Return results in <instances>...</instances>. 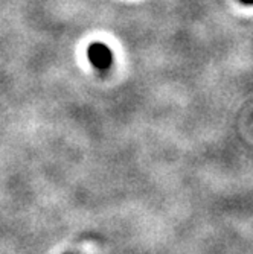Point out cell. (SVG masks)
Returning <instances> with one entry per match:
<instances>
[{
  "label": "cell",
  "instance_id": "cell-2",
  "mask_svg": "<svg viewBox=\"0 0 253 254\" xmlns=\"http://www.w3.org/2000/svg\"><path fill=\"white\" fill-rule=\"evenodd\" d=\"M240 2H243L244 5H250V3H252V0H240Z\"/></svg>",
  "mask_w": 253,
  "mask_h": 254
},
{
  "label": "cell",
  "instance_id": "cell-1",
  "mask_svg": "<svg viewBox=\"0 0 253 254\" xmlns=\"http://www.w3.org/2000/svg\"><path fill=\"white\" fill-rule=\"evenodd\" d=\"M87 57H88L90 63L93 64L98 70H107V68H110L111 61H113L110 48H107V46L102 43L90 44L88 51H87Z\"/></svg>",
  "mask_w": 253,
  "mask_h": 254
}]
</instances>
